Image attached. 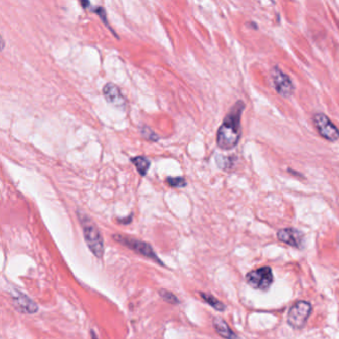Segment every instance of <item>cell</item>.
<instances>
[{
  "label": "cell",
  "instance_id": "obj_1",
  "mask_svg": "<svg viewBox=\"0 0 339 339\" xmlns=\"http://www.w3.org/2000/svg\"><path fill=\"white\" fill-rule=\"evenodd\" d=\"M245 108V103L243 101H238L227 113L217 132L216 140L219 149L231 151L238 146L242 135L241 116Z\"/></svg>",
  "mask_w": 339,
  "mask_h": 339
},
{
  "label": "cell",
  "instance_id": "obj_2",
  "mask_svg": "<svg viewBox=\"0 0 339 339\" xmlns=\"http://www.w3.org/2000/svg\"><path fill=\"white\" fill-rule=\"evenodd\" d=\"M79 221L83 228V234L88 248L98 259H102L105 253V245L103 236L94 221L87 215L78 212Z\"/></svg>",
  "mask_w": 339,
  "mask_h": 339
},
{
  "label": "cell",
  "instance_id": "obj_3",
  "mask_svg": "<svg viewBox=\"0 0 339 339\" xmlns=\"http://www.w3.org/2000/svg\"><path fill=\"white\" fill-rule=\"evenodd\" d=\"M113 238L114 241H116L120 245L131 249L133 252H135L146 258L151 259L152 261L156 262L157 264H161L162 267H165V264L161 262V260L158 258V256L153 251V248L149 243L140 241L138 239H134L130 236L122 235V234H115V235H113Z\"/></svg>",
  "mask_w": 339,
  "mask_h": 339
},
{
  "label": "cell",
  "instance_id": "obj_4",
  "mask_svg": "<svg viewBox=\"0 0 339 339\" xmlns=\"http://www.w3.org/2000/svg\"><path fill=\"white\" fill-rule=\"evenodd\" d=\"M312 306L308 302L299 301L289 309L287 314V322L295 329H302L306 324L311 313Z\"/></svg>",
  "mask_w": 339,
  "mask_h": 339
},
{
  "label": "cell",
  "instance_id": "obj_5",
  "mask_svg": "<svg viewBox=\"0 0 339 339\" xmlns=\"http://www.w3.org/2000/svg\"><path fill=\"white\" fill-rule=\"evenodd\" d=\"M246 281L255 289L267 290L274 283L273 271L270 267H263L247 274Z\"/></svg>",
  "mask_w": 339,
  "mask_h": 339
},
{
  "label": "cell",
  "instance_id": "obj_6",
  "mask_svg": "<svg viewBox=\"0 0 339 339\" xmlns=\"http://www.w3.org/2000/svg\"><path fill=\"white\" fill-rule=\"evenodd\" d=\"M313 125L322 138L334 142L339 139V129L325 113H317L313 117Z\"/></svg>",
  "mask_w": 339,
  "mask_h": 339
},
{
  "label": "cell",
  "instance_id": "obj_7",
  "mask_svg": "<svg viewBox=\"0 0 339 339\" xmlns=\"http://www.w3.org/2000/svg\"><path fill=\"white\" fill-rule=\"evenodd\" d=\"M271 77L274 88L278 94L285 99L293 95L295 92V86L289 76L285 74L278 66H275L271 71Z\"/></svg>",
  "mask_w": 339,
  "mask_h": 339
},
{
  "label": "cell",
  "instance_id": "obj_8",
  "mask_svg": "<svg viewBox=\"0 0 339 339\" xmlns=\"http://www.w3.org/2000/svg\"><path fill=\"white\" fill-rule=\"evenodd\" d=\"M12 302L14 307L22 313L33 314L36 313L39 309L36 302H33L29 297L15 289L12 294Z\"/></svg>",
  "mask_w": 339,
  "mask_h": 339
},
{
  "label": "cell",
  "instance_id": "obj_9",
  "mask_svg": "<svg viewBox=\"0 0 339 339\" xmlns=\"http://www.w3.org/2000/svg\"><path fill=\"white\" fill-rule=\"evenodd\" d=\"M303 237V233L295 228H284L278 232V239L281 242L297 249H302Z\"/></svg>",
  "mask_w": 339,
  "mask_h": 339
},
{
  "label": "cell",
  "instance_id": "obj_10",
  "mask_svg": "<svg viewBox=\"0 0 339 339\" xmlns=\"http://www.w3.org/2000/svg\"><path fill=\"white\" fill-rule=\"evenodd\" d=\"M103 94L108 103L116 108H124L127 105V99L124 96L120 89L113 83H108L104 89Z\"/></svg>",
  "mask_w": 339,
  "mask_h": 339
},
{
  "label": "cell",
  "instance_id": "obj_11",
  "mask_svg": "<svg viewBox=\"0 0 339 339\" xmlns=\"http://www.w3.org/2000/svg\"><path fill=\"white\" fill-rule=\"evenodd\" d=\"M213 326L215 331L224 339H239L238 335L233 332L226 321L221 318H215L213 320Z\"/></svg>",
  "mask_w": 339,
  "mask_h": 339
},
{
  "label": "cell",
  "instance_id": "obj_12",
  "mask_svg": "<svg viewBox=\"0 0 339 339\" xmlns=\"http://www.w3.org/2000/svg\"><path fill=\"white\" fill-rule=\"evenodd\" d=\"M141 176H146L151 167V161L146 156H135L131 159Z\"/></svg>",
  "mask_w": 339,
  "mask_h": 339
},
{
  "label": "cell",
  "instance_id": "obj_13",
  "mask_svg": "<svg viewBox=\"0 0 339 339\" xmlns=\"http://www.w3.org/2000/svg\"><path fill=\"white\" fill-rule=\"evenodd\" d=\"M200 297L202 298V300L205 302H207L209 305H211L214 309L218 310V311H224L226 309L225 304L222 302H220L219 300H217L215 297H213L212 295L209 294H205V293H200Z\"/></svg>",
  "mask_w": 339,
  "mask_h": 339
},
{
  "label": "cell",
  "instance_id": "obj_14",
  "mask_svg": "<svg viewBox=\"0 0 339 339\" xmlns=\"http://www.w3.org/2000/svg\"><path fill=\"white\" fill-rule=\"evenodd\" d=\"M158 295L161 297V299L167 303L170 304H173V305H177L180 303V301L179 299L174 295L172 294L170 290H166V289H159L158 290Z\"/></svg>",
  "mask_w": 339,
  "mask_h": 339
},
{
  "label": "cell",
  "instance_id": "obj_15",
  "mask_svg": "<svg viewBox=\"0 0 339 339\" xmlns=\"http://www.w3.org/2000/svg\"><path fill=\"white\" fill-rule=\"evenodd\" d=\"M166 182H167V184L170 186H171V187L179 188V187L186 186V180H185L184 177H181V176H178V177H168L166 179Z\"/></svg>",
  "mask_w": 339,
  "mask_h": 339
},
{
  "label": "cell",
  "instance_id": "obj_16",
  "mask_svg": "<svg viewBox=\"0 0 339 339\" xmlns=\"http://www.w3.org/2000/svg\"><path fill=\"white\" fill-rule=\"evenodd\" d=\"M93 12L96 13L103 21H105V24L106 25H109L108 24V20H107V14H106V10L104 7L102 6H98V7H94V8H90Z\"/></svg>",
  "mask_w": 339,
  "mask_h": 339
},
{
  "label": "cell",
  "instance_id": "obj_17",
  "mask_svg": "<svg viewBox=\"0 0 339 339\" xmlns=\"http://www.w3.org/2000/svg\"><path fill=\"white\" fill-rule=\"evenodd\" d=\"M117 221H118V223H120V224H125V225H126V224H130L132 221V215H130L129 217L120 218V219H118Z\"/></svg>",
  "mask_w": 339,
  "mask_h": 339
},
{
  "label": "cell",
  "instance_id": "obj_18",
  "mask_svg": "<svg viewBox=\"0 0 339 339\" xmlns=\"http://www.w3.org/2000/svg\"><path fill=\"white\" fill-rule=\"evenodd\" d=\"M91 336H92V339H98V336L94 330H91Z\"/></svg>",
  "mask_w": 339,
  "mask_h": 339
},
{
  "label": "cell",
  "instance_id": "obj_19",
  "mask_svg": "<svg viewBox=\"0 0 339 339\" xmlns=\"http://www.w3.org/2000/svg\"><path fill=\"white\" fill-rule=\"evenodd\" d=\"M337 26H338V28H339V24H337Z\"/></svg>",
  "mask_w": 339,
  "mask_h": 339
}]
</instances>
